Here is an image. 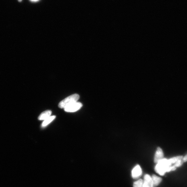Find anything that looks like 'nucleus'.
Instances as JSON below:
<instances>
[{
	"instance_id": "1",
	"label": "nucleus",
	"mask_w": 187,
	"mask_h": 187,
	"mask_svg": "<svg viewBox=\"0 0 187 187\" xmlns=\"http://www.w3.org/2000/svg\"><path fill=\"white\" fill-rule=\"evenodd\" d=\"M171 166L168 163V159L163 158L157 164L155 167V171L160 175L163 176L166 172H168Z\"/></svg>"
},
{
	"instance_id": "2",
	"label": "nucleus",
	"mask_w": 187,
	"mask_h": 187,
	"mask_svg": "<svg viewBox=\"0 0 187 187\" xmlns=\"http://www.w3.org/2000/svg\"><path fill=\"white\" fill-rule=\"evenodd\" d=\"M80 96L78 94H75L65 98L59 104L58 107L61 109H64L69 105L77 102L79 99Z\"/></svg>"
},
{
	"instance_id": "3",
	"label": "nucleus",
	"mask_w": 187,
	"mask_h": 187,
	"mask_svg": "<svg viewBox=\"0 0 187 187\" xmlns=\"http://www.w3.org/2000/svg\"><path fill=\"white\" fill-rule=\"evenodd\" d=\"M82 106V104L77 101L69 105L65 108L64 109L65 111L66 112H74L79 110Z\"/></svg>"
},
{
	"instance_id": "4",
	"label": "nucleus",
	"mask_w": 187,
	"mask_h": 187,
	"mask_svg": "<svg viewBox=\"0 0 187 187\" xmlns=\"http://www.w3.org/2000/svg\"><path fill=\"white\" fill-rule=\"evenodd\" d=\"M142 174V169L139 165H136L132 170V176L134 179L138 178Z\"/></svg>"
},
{
	"instance_id": "5",
	"label": "nucleus",
	"mask_w": 187,
	"mask_h": 187,
	"mask_svg": "<svg viewBox=\"0 0 187 187\" xmlns=\"http://www.w3.org/2000/svg\"><path fill=\"white\" fill-rule=\"evenodd\" d=\"M164 156L163 150L160 147H158L157 148L154 157V162L157 164L164 158Z\"/></svg>"
},
{
	"instance_id": "6",
	"label": "nucleus",
	"mask_w": 187,
	"mask_h": 187,
	"mask_svg": "<svg viewBox=\"0 0 187 187\" xmlns=\"http://www.w3.org/2000/svg\"><path fill=\"white\" fill-rule=\"evenodd\" d=\"M143 187H153L152 177L148 174L144 176Z\"/></svg>"
},
{
	"instance_id": "7",
	"label": "nucleus",
	"mask_w": 187,
	"mask_h": 187,
	"mask_svg": "<svg viewBox=\"0 0 187 187\" xmlns=\"http://www.w3.org/2000/svg\"><path fill=\"white\" fill-rule=\"evenodd\" d=\"M52 111L51 110H48L43 112L38 117L39 120H44L48 118L51 116Z\"/></svg>"
},
{
	"instance_id": "8",
	"label": "nucleus",
	"mask_w": 187,
	"mask_h": 187,
	"mask_svg": "<svg viewBox=\"0 0 187 187\" xmlns=\"http://www.w3.org/2000/svg\"><path fill=\"white\" fill-rule=\"evenodd\" d=\"M153 187L158 186L162 181V179L155 175H153L152 176Z\"/></svg>"
},
{
	"instance_id": "9",
	"label": "nucleus",
	"mask_w": 187,
	"mask_h": 187,
	"mask_svg": "<svg viewBox=\"0 0 187 187\" xmlns=\"http://www.w3.org/2000/svg\"><path fill=\"white\" fill-rule=\"evenodd\" d=\"M56 116H50L44 120L42 124V127H44L52 122L55 118Z\"/></svg>"
},
{
	"instance_id": "10",
	"label": "nucleus",
	"mask_w": 187,
	"mask_h": 187,
	"mask_svg": "<svg viewBox=\"0 0 187 187\" xmlns=\"http://www.w3.org/2000/svg\"><path fill=\"white\" fill-rule=\"evenodd\" d=\"M143 180L140 179L133 183V187H143Z\"/></svg>"
},
{
	"instance_id": "11",
	"label": "nucleus",
	"mask_w": 187,
	"mask_h": 187,
	"mask_svg": "<svg viewBox=\"0 0 187 187\" xmlns=\"http://www.w3.org/2000/svg\"><path fill=\"white\" fill-rule=\"evenodd\" d=\"M183 163L184 162H183L182 159H180L178 161H177L175 164H174L173 165L174 166L177 168V167L181 166Z\"/></svg>"
},
{
	"instance_id": "12",
	"label": "nucleus",
	"mask_w": 187,
	"mask_h": 187,
	"mask_svg": "<svg viewBox=\"0 0 187 187\" xmlns=\"http://www.w3.org/2000/svg\"><path fill=\"white\" fill-rule=\"evenodd\" d=\"M182 160L184 163L187 161V154L184 157H183Z\"/></svg>"
},
{
	"instance_id": "13",
	"label": "nucleus",
	"mask_w": 187,
	"mask_h": 187,
	"mask_svg": "<svg viewBox=\"0 0 187 187\" xmlns=\"http://www.w3.org/2000/svg\"><path fill=\"white\" fill-rule=\"evenodd\" d=\"M31 1L33 2H36L39 1V0H31Z\"/></svg>"
},
{
	"instance_id": "14",
	"label": "nucleus",
	"mask_w": 187,
	"mask_h": 187,
	"mask_svg": "<svg viewBox=\"0 0 187 187\" xmlns=\"http://www.w3.org/2000/svg\"><path fill=\"white\" fill-rule=\"evenodd\" d=\"M19 2H21L22 0H18Z\"/></svg>"
}]
</instances>
